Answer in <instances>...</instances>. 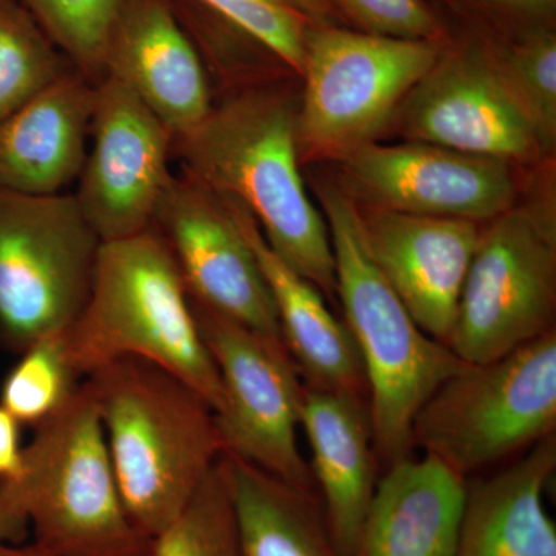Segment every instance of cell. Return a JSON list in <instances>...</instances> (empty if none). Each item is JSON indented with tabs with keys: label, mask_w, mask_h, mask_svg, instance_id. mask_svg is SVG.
Segmentation results:
<instances>
[{
	"label": "cell",
	"mask_w": 556,
	"mask_h": 556,
	"mask_svg": "<svg viewBox=\"0 0 556 556\" xmlns=\"http://www.w3.org/2000/svg\"><path fill=\"white\" fill-rule=\"evenodd\" d=\"M295 110L278 91H248L212 108L174 146L188 177L247 208L278 257L336 302L327 222L300 175Z\"/></svg>",
	"instance_id": "1"
},
{
	"label": "cell",
	"mask_w": 556,
	"mask_h": 556,
	"mask_svg": "<svg viewBox=\"0 0 556 556\" xmlns=\"http://www.w3.org/2000/svg\"><path fill=\"white\" fill-rule=\"evenodd\" d=\"M84 382L100 412L124 506L153 540L225 455L214 408L144 358L110 362Z\"/></svg>",
	"instance_id": "2"
},
{
	"label": "cell",
	"mask_w": 556,
	"mask_h": 556,
	"mask_svg": "<svg viewBox=\"0 0 556 556\" xmlns=\"http://www.w3.org/2000/svg\"><path fill=\"white\" fill-rule=\"evenodd\" d=\"M62 336L80 378L118 358H144L188 383L215 415L223 407L222 380L188 288L153 226L102 241L89 299Z\"/></svg>",
	"instance_id": "3"
},
{
	"label": "cell",
	"mask_w": 556,
	"mask_h": 556,
	"mask_svg": "<svg viewBox=\"0 0 556 556\" xmlns=\"http://www.w3.org/2000/svg\"><path fill=\"white\" fill-rule=\"evenodd\" d=\"M336 265V292L361 353L372 441L387 470L412 455L413 422L431 394L464 362L426 334L371 258L362 212L334 185L318 186Z\"/></svg>",
	"instance_id": "4"
},
{
	"label": "cell",
	"mask_w": 556,
	"mask_h": 556,
	"mask_svg": "<svg viewBox=\"0 0 556 556\" xmlns=\"http://www.w3.org/2000/svg\"><path fill=\"white\" fill-rule=\"evenodd\" d=\"M0 484L27 519L35 544L51 554L152 556V538L139 532L124 506L86 382L35 428L20 477Z\"/></svg>",
	"instance_id": "5"
},
{
	"label": "cell",
	"mask_w": 556,
	"mask_h": 556,
	"mask_svg": "<svg viewBox=\"0 0 556 556\" xmlns=\"http://www.w3.org/2000/svg\"><path fill=\"white\" fill-rule=\"evenodd\" d=\"M556 434V331L486 364H464L413 422V448L470 478Z\"/></svg>",
	"instance_id": "6"
},
{
	"label": "cell",
	"mask_w": 556,
	"mask_h": 556,
	"mask_svg": "<svg viewBox=\"0 0 556 556\" xmlns=\"http://www.w3.org/2000/svg\"><path fill=\"white\" fill-rule=\"evenodd\" d=\"M441 54L439 40L332 25L306 31L305 89L295 110L299 153L340 161L376 142Z\"/></svg>",
	"instance_id": "7"
},
{
	"label": "cell",
	"mask_w": 556,
	"mask_h": 556,
	"mask_svg": "<svg viewBox=\"0 0 556 556\" xmlns=\"http://www.w3.org/2000/svg\"><path fill=\"white\" fill-rule=\"evenodd\" d=\"M101 243L75 195L0 190V345L21 354L72 327Z\"/></svg>",
	"instance_id": "8"
},
{
	"label": "cell",
	"mask_w": 556,
	"mask_h": 556,
	"mask_svg": "<svg viewBox=\"0 0 556 556\" xmlns=\"http://www.w3.org/2000/svg\"><path fill=\"white\" fill-rule=\"evenodd\" d=\"M555 211L511 206L482 228L447 346L486 364L555 331Z\"/></svg>",
	"instance_id": "9"
},
{
	"label": "cell",
	"mask_w": 556,
	"mask_h": 556,
	"mask_svg": "<svg viewBox=\"0 0 556 556\" xmlns=\"http://www.w3.org/2000/svg\"><path fill=\"white\" fill-rule=\"evenodd\" d=\"M192 306L222 380L223 407L215 416L225 453L295 489L317 493L298 441L305 383L283 340L193 300Z\"/></svg>",
	"instance_id": "10"
},
{
	"label": "cell",
	"mask_w": 556,
	"mask_h": 556,
	"mask_svg": "<svg viewBox=\"0 0 556 556\" xmlns=\"http://www.w3.org/2000/svg\"><path fill=\"white\" fill-rule=\"evenodd\" d=\"M91 152L79 175L80 211L101 241L152 228L172 178L174 135L137 94L113 76L94 84Z\"/></svg>",
	"instance_id": "11"
},
{
	"label": "cell",
	"mask_w": 556,
	"mask_h": 556,
	"mask_svg": "<svg viewBox=\"0 0 556 556\" xmlns=\"http://www.w3.org/2000/svg\"><path fill=\"white\" fill-rule=\"evenodd\" d=\"M152 226L170 249L193 302L283 340L268 283L225 201L186 174L172 175Z\"/></svg>",
	"instance_id": "12"
},
{
	"label": "cell",
	"mask_w": 556,
	"mask_h": 556,
	"mask_svg": "<svg viewBox=\"0 0 556 556\" xmlns=\"http://www.w3.org/2000/svg\"><path fill=\"white\" fill-rule=\"evenodd\" d=\"M351 188L376 208L489 223L517 199L510 161L408 141L372 144L340 160Z\"/></svg>",
	"instance_id": "13"
},
{
	"label": "cell",
	"mask_w": 556,
	"mask_h": 556,
	"mask_svg": "<svg viewBox=\"0 0 556 556\" xmlns=\"http://www.w3.org/2000/svg\"><path fill=\"white\" fill-rule=\"evenodd\" d=\"M393 123L408 141L506 161L540 153L535 129L496 61L477 50L441 54Z\"/></svg>",
	"instance_id": "14"
},
{
	"label": "cell",
	"mask_w": 556,
	"mask_h": 556,
	"mask_svg": "<svg viewBox=\"0 0 556 556\" xmlns=\"http://www.w3.org/2000/svg\"><path fill=\"white\" fill-rule=\"evenodd\" d=\"M362 212L371 258L426 334L447 346L482 226L372 207Z\"/></svg>",
	"instance_id": "15"
},
{
	"label": "cell",
	"mask_w": 556,
	"mask_h": 556,
	"mask_svg": "<svg viewBox=\"0 0 556 556\" xmlns=\"http://www.w3.org/2000/svg\"><path fill=\"white\" fill-rule=\"evenodd\" d=\"M105 75L134 91L174 139L195 130L211 113L203 64L166 0H124Z\"/></svg>",
	"instance_id": "16"
},
{
	"label": "cell",
	"mask_w": 556,
	"mask_h": 556,
	"mask_svg": "<svg viewBox=\"0 0 556 556\" xmlns=\"http://www.w3.org/2000/svg\"><path fill=\"white\" fill-rule=\"evenodd\" d=\"M300 427L329 533L351 556L380 478L368 399L305 387Z\"/></svg>",
	"instance_id": "17"
},
{
	"label": "cell",
	"mask_w": 556,
	"mask_h": 556,
	"mask_svg": "<svg viewBox=\"0 0 556 556\" xmlns=\"http://www.w3.org/2000/svg\"><path fill=\"white\" fill-rule=\"evenodd\" d=\"M94 83L64 72L0 121V190L54 195L79 178L87 159Z\"/></svg>",
	"instance_id": "18"
},
{
	"label": "cell",
	"mask_w": 556,
	"mask_h": 556,
	"mask_svg": "<svg viewBox=\"0 0 556 556\" xmlns=\"http://www.w3.org/2000/svg\"><path fill=\"white\" fill-rule=\"evenodd\" d=\"M219 199L257 258L276 303L285 345L305 387L368 399L364 364L345 321L331 313L327 298L309 280L270 249L247 208L236 200Z\"/></svg>",
	"instance_id": "19"
},
{
	"label": "cell",
	"mask_w": 556,
	"mask_h": 556,
	"mask_svg": "<svg viewBox=\"0 0 556 556\" xmlns=\"http://www.w3.org/2000/svg\"><path fill=\"white\" fill-rule=\"evenodd\" d=\"M468 478L430 455L379 478L351 556H455Z\"/></svg>",
	"instance_id": "20"
},
{
	"label": "cell",
	"mask_w": 556,
	"mask_h": 556,
	"mask_svg": "<svg viewBox=\"0 0 556 556\" xmlns=\"http://www.w3.org/2000/svg\"><path fill=\"white\" fill-rule=\"evenodd\" d=\"M556 470V434L503 471L468 478L455 556H556L544 493Z\"/></svg>",
	"instance_id": "21"
},
{
	"label": "cell",
	"mask_w": 556,
	"mask_h": 556,
	"mask_svg": "<svg viewBox=\"0 0 556 556\" xmlns=\"http://www.w3.org/2000/svg\"><path fill=\"white\" fill-rule=\"evenodd\" d=\"M225 456L243 556H340L317 493Z\"/></svg>",
	"instance_id": "22"
},
{
	"label": "cell",
	"mask_w": 556,
	"mask_h": 556,
	"mask_svg": "<svg viewBox=\"0 0 556 556\" xmlns=\"http://www.w3.org/2000/svg\"><path fill=\"white\" fill-rule=\"evenodd\" d=\"M152 556H243L225 455L181 514L153 538Z\"/></svg>",
	"instance_id": "23"
},
{
	"label": "cell",
	"mask_w": 556,
	"mask_h": 556,
	"mask_svg": "<svg viewBox=\"0 0 556 556\" xmlns=\"http://www.w3.org/2000/svg\"><path fill=\"white\" fill-rule=\"evenodd\" d=\"M64 336H51L22 351L0 386V405L22 427L36 428L56 415L80 386Z\"/></svg>",
	"instance_id": "24"
},
{
	"label": "cell",
	"mask_w": 556,
	"mask_h": 556,
	"mask_svg": "<svg viewBox=\"0 0 556 556\" xmlns=\"http://www.w3.org/2000/svg\"><path fill=\"white\" fill-rule=\"evenodd\" d=\"M64 72L53 42L28 11L13 0H0V121Z\"/></svg>",
	"instance_id": "25"
},
{
	"label": "cell",
	"mask_w": 556,
	"mask_h": 556,
	"mask_svg": "<svg viewBox=\"0 0 556 556\" xmlns=\"http://www.w3.org/2000/svg\"><path fill=\"white\" fill-rule=\"evenodd\" d=\"M40 30L87 78L104 76L110 36L124 0H22Z\"/></svg>",
	"instance_id": "26"
},
{
	"label": "cell",
	"mask_w": 556,
	"mask_h": 556,
	"mask_svg": "<svg viewBox=\"0 0 556 556\" xmlns=\"http://www.w3.org/2000/svg\"><path fill=\"white\" fill-rule=\"evenodd\" d=\"M535 129L540 150L555 148L556 139V38L540 31L517 43L496 61Z\"/></svg>",
	"instance_id": "27"
},
{
	"label": "cell",
	"mask_w": 556,
	"mask_h": 556,
	"mask_svg": "<svg viewBox=\"0 0 556 556\" xmlns=\"http://www.w3.org/2000/svg\"><path fill=\"white\" fill-rule=\"evenodd\" d=\"M273 51L299 75L305 67L306 27L298 11L262 0H201Z\"/></svg>",
	"instance_id": "28"
},
{
	"label": "cell",
	"mask_w": 556,
	"mask_h": 556,
	"mask_svg": "<svg viewBox=\"0 0 556 556\" xmlns=\"http://www.w3.org/2000/svg\"><path fill=\"white\" fill-rule=\"evenodd\" d=\"M367 33L393 38L439 40V25L420 0H329Z\"/></svg>",
	"instance_id": "29"
},
{
	"label": "cell",
	"mask_w": 556,
	"mask_h": 556,
	"mask_svg": "<svg viewBox=\"0 0 556 556\" xmlns=\"http://www.w3.org/2000/svg\"><path fill=\"white\" fill-rule=\"evenodd\" d=\"M22 426L0 405V482L20 477L24 463Z\"/></svg>",
	"instance_id": "30"
},
{
	"label": "cell",
	"mask_w": 556,
	"mask_h": 556,
	"mask_svg": "<svg viewBox=\"0 0 556 556\" xmlns=\"http://www.w3.org/2000/svg\"><path fill=\"white\" fill-rule=\"evenodd\" d=\"M27 530V519L14 506L5 486L0 484V546L21 543Z\"/></svg>",
	"instance_id": "31"
},
{
	"label": "cell",
	"mask_w": 556,
	"mask_h": 556,
	"mask_svg": "<svg viewBox=\"0 0 556 556\" xmlns=\"http://www.w3.org/2000/svg\"><path fill=\"white\" fill-rule=\"evenodd\" d=\"M287 3L300 16L320 25H328L329 20L334 16V5L329 0H287Z\"/></svg>",
	"instance_id": "32"
},
{
	"label": "cell",
	"mask_w": 556,
	"mask_h": 556,
	"mask_svg": "<svg viewBox=\"0 0 556 556\" xmlns=\"http://www.w3.org/2000/svg\"><path fill=\"white\" fill-rule=\"evenodd\" d=\"M0 556H60L51 554L38 544H3L0 546Z\"/></svg>",
	"instance_id": "33"
},
{
	"label": "cell",
	"mask_w": 556,
	"mask_h": 556,
	"mask_svg": "<svg viewBox=\"0 0 556 556\" xmlns=\"http://www.w3.org/2000/svg\"><path fill=\"white\" fill-rule=\"evenodd\" d=\"M497 2L515 3V5L541 7L551 5L554 0H497Z\"/></svg>",
	"instance_id": "34"
},
{
	"label": "cell",
	"mask_w": 556,
	"mask_h": 556,
	"mask_svg": "<svg viewBox=\"0 0 556 556\" xmlns=\"http://www.w3.org/2000/svg\"><path fill=\"white\" fill-rule=\"evenodd\" d=\"M262 2L278 3V5H287V0H262Z\"/></svg>",
	"instance_id": "35"
}]
</instances>
